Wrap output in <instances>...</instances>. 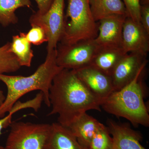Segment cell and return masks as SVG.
<instances>
[{
	"mask_svg": "<svg viewBox=\"0 0 149 149\" xmlns=\"http://www.w3.org/2000/svg\"><path fill=\"white\" fill-rule=\"evenodd\" d=\"M52 110L60 124L68 127L91 110L101 111V101L93 95L72 70L63 69L55 76L49 91Z\"/></svg>",
	"mask_w": 149,
	"mask_h": 149,
	"instance_id": "obj_1",
	"label": "cell"
},
{
	"mask_svg": "<svg viewBox=\"0 0 149 149\" xmlns=\"http://www.w3.org/2000/svg\"><path fill=\"white\" fill-rule=\"evenodd\" d=\"M56 49L47 53L45 60L33 74L27 76L0 74V80L5 84L7 93L0 107V118L4 117L15 104L25 94L40 91L43 94V102L51 107L49 91L55 76L63 69L56 62Z\"/></svg>",
	"mask_w": 149,
	"mask_h": 149,
	"instance_id": "obj_2",
	"label": "cell"
},
{
	"mask_svg": "<svg viewBox=\"0 0 149 149\" xmlns=\"http://www.w3.org/2000/svg\"><path fill=\"white\" fill-rule=\"evenodd\" d=\"M144 69L130 83L114 91L102 102L101 107L107 113L129 120L134 126H149L148 110L144 102L143 81Z\"/></svg>",
	"mask_w": 149,
	"mask_h": 149,
	"instance_id": "obj_3",
	"label": "cell"
},
{
	"mask_svg": "<svg viewBox=\"0 0 149 149\" xmlns=\"http://www.w3.org/2000/svg\"><path fill=\"white\" fill-rule=\"evenodd\" d=\"M64 33L61 44L72 45L94 40L98 34V23L94 19L89 0H68Z\"/></svg>",
	"mask_w": 149,
	"mask_h": 149,
	"instance_id": "obj_4",
	"label": "cell"
},
{
	"mask_svg": "<svg viewBox=\"0 0 149 149\" xmlns=\"http://www.w3.org/2000/svg\"><path fill=\"white\" fill-rule=\"evenodd\" d=\"M3 149H43L51 124L12 122Z\"/></svg>",
	"mask_w": 149,
	"mask_h": 149,
	"instance_id": "obj_5",
	"label": "cell"
},
{
	"mask_svg": "<svg viewBox=\"0 0 149 149\" xmlns=\"http://www.w3.org/2000/svg\"><path fill=\"white\" fill-rule=\"evenodd\" d=\"M65 0H54L49 10L44 14L35 12L30 16V25L42 28L47 38V53L56 49L60 42L65 26Z\"/></svg>",
	"mask_w": 149,
	"mask_h": 149,
	"instance_id": "obj_6",
	"label": "cell"
},
{
	"mask_svg": "<svg viewBox=\"0 0 149 149\" xmlns=\"http://www.w3.org/2000/svg\"><path fill=\"white\" fill-rule=\"evenodd\" d=\"M99 48L94 40L72 45L60 44L56 48V62L63 69L74 70L91 64Z\"/></svg>",
	"mask_w": 149,
	"mask_h": 149,
	"instance_id": "obj_7",
	"label": "cell"
},
{
	"mask_svg": "<svg viewBox=\"0 0 149 149\" xmlns=\"http://www.w3.org/2000/svg\"><path fill=\"white\" fill-rule=\"evenodd\" d=\"M146 56L135 53H129L114 68L110 77L114 91L120 90L130 83L142 70L145 69Z\"/></svg>",
	"mask_w": 149,
	"mask_h": 149,
	"instance_id": "obj_8",
	"label": "cell"
},
{
	"mask_svg": "<svg viewBox=\"0 0 149 149\" xmlns=\"http://www.w3.org/2000/svg\"><path fill=\"white\" fill-rule=\"evenodd\" d=\"M121 47L126 54L135 53L147 57L149 51V34L141 23L127 17L123 27Z\"/></svg>",
	"mask_w": 149,
	"mask_h": 149,
	"instance_id": "obj_9",
	"label": "cell"
},
{
	"mask_svg": "<svg viewBox=\"0 0 149 149\" xmlns=\"http://www.w3.org/2000/svg\"><path fill=\"white\" fill-rule=\"evenodd\" d=\"M84 85L102 102L114 91L110 76L89 65L73 70Z\"/></svg>",
	"mask_w": 149,
	"mask_h": 149,
	"instance_id": "obj_10",
	"label": "cell"
},
{
	"mask_svg": "<svg viewBox=\"0 0 149 149\" xmlns=\"http://www.w3.org/2000/svg\"><path fill=\"white\" fill-rule=\"evenodd\" d=\"M124 15L103 19L98 22V34L94 41L99 48L122 47V30Z\"/></svg>",
	"mask_w": 149,
	"mask_h": 149,
	"instance_id": "obj_11",
	"label": "cell"
},
{
	"mask_svg": "<svg viewBox=\"0 0 149 149\" xmlns=\"http://www.w3.org/2000/svg\"><path fill=\"white\" fill-rule=\"evenodd\" d=\"M107 127L113 141V149H147L141 143L143 140L141 133L128 124L109 120Z\"/></svg>",
	"mask_w": 149,
	"mask_h": 149,
	"instance_id": "obj_12",
	"label": "cell"
},
{
	"mask_svg": "<svg viewBox=\"0 0 149 149\" xmlns=\"http://www.w3.org/2000/svg\"><path fill=\"white\" fill-rule=\"evenodd\" d=\"M43 149H85L68 127L58 123L51 124Z\"/></svg>",
	"mask_w": 149,
	"mask_h": 149,
	"instance_id": "obj_13",
	"label": "cell"
},
{
	"mask_svg": "<svg viewBox=\"0 0 149 149\" xmlns=\"http://www.w3.org/2000/svg\"><path fill=\"white\" fill-rule=\"evenodd\" d=\"M103 125L86 112L74 120L68 128L84 149H89L93 136Z\"/></svg>",
	"mask_w": 149,
	"mask_h": 149,
	"instance_id": "obj_14",
	"label": "cell"
},
{
	"mask_svg": "<svg viewBox=\"0 0 149 149\" xmlns=\"http://www.w3.org/2000/svg\"><path fill=\"white\" fill-rule=\"evenodd\" d=\"M126 54L122 47L99 48L90 65L110 76L116 65Z\"/></svg>",
	"mask_w": 149,
	"mask_h": 149,
	"instance_id": "obj_15",
	"label": "cell"
},
{
	"mask_svg": "<svg viewBox=\"0 0 149 149\" xmlns=\"http://www.w3.org/2000/svg\"><path fill=\"white\" fill-rule=\"evenodd\" d=\"M92 14L96 22L116 16L127 17L125 6L121 0H89Z\"/></svg>",
	"mask_w": 149,
	"mask_h": 149,
	"instance_id": "obj_16",
	"label": "cell"
},
{
	"mask_svg": "<svg viewBox=\"0 0 149 149\" xmlns=\"http://www.w3.org/2000/svg\"><path fill=\"white\" fill-rule=\"evenodd\" d=\"M11 52L16 57L21 66H31L34 57L31 44L27 40L26 33L20 32L13 36L10 42Z\"/></svg>",
	"mask_w": 149,
	"mask_h": 149,
	"instance_id": "obj_17",
	"label": "cell"
},
{
	"mask_svg": "<svg viewBox=\"0 0 149 149\" xmlns=\"http://www.w3.org/2000/svg\"><path fill=\"white\" fill-rule=\"evenodd\" d=\"M31 6L30 0H0V24L6 27L16 24L18 18L15 11L20 8Z\"/></svg>",
	"mask_w": 149,
	"mask_h": 149,
	"instance_id": "obj_18",
	"label": "cell"
},
{
	"mask_svg": "<svg viewBox=\"0 0 149 149\" xmlns=\"http://www.w3.org/2000/svg\"><path fill=\"white\" fill-rule=\"evenodd\" d=\"M10 48V42H9L0 47V74L15 72L21 67Z\"/></svg>",
	"mask_w": 149,
	"mask_h": 149,
	"instance_id": "obj_19",
	"label": "cell"
},
{
	"mask_svg": "<svg viewBox=\"0 0 149 149\" xmlns=\"http://www.w3.org/2000/svg\"><path fill=\"white\" fill-rule=\"evenodd\" d=\"M113 141L108 128L104 125L93 136L89 149H113Z\"/></svg>",
	"mask_w": 149,
	"mask_h": 149,
	"instance_id": "obj_20",
	"label": "cell"
},
{
	"mask_svg": "<svg viewBox=\"0 0 149 149\" xmlns=\"http://www.w3.org/2000/svg\"><path fill=\"white\" fill-rule=\"evenodd\" d=\"M35 106V102L34 100L31 99L25 102H21L18 100L16 102L8 112V114L0 119V136L2 134V130L9 126L12 121L13 115L15 113L20 110L25 109H34ZM0 149H3V147L0 146Z\"/></svg>",
	"mask_w": 149,
	"mask_h": 149,
	"instance_id": "obj_21",
	"label": "cell"
},
{
	"mask_svg": "<svg viewBox=\"0 0 149 149\" xmlns=\"http://www.w3.org/2000/svg\"><path fill=\"white\" fill-rule=\"evenodd\" d=\"M31 28L26 33V37L29 43L38 46L47 42L45 32L42 28L36 25H31Z\"/></svg>",
	"mask_w": 149,
	"mask_h": 149,
	"instance_id": "obj_22",
	"label": "cell"
},
{
	"mask_svg": "<svg viewBox=\"0 0 149 149\" xmlns=\"http://www.w3.org/2000/svg\"><path fill=\"white\" fill-rule=\"evenodd\" d=\"M127 17L141 23V4L140 0H123Z\"/></svg>",
	"mask_w": 149,
	"mask_h": 149,
	"instance_id": "obj_23",
	"label": "cell"
},
{
	"mask_svg": "<svg viewBox=\"0 0 149 149\" xmlns=\"http://www.w3.org/2000/svg\"><path fill=\"white\" fill-rule=\"evenodd\" d=\"M141 23L149 34V5H141Z\"/></svg>",
	"mask_w": 149,
	"mask_h": 149,
	"instance_id": "obj_24",
	"label": "cell"
},
{
	"mask_svg": "<svg viewBox=\"0 0 149 149\" xmlns=\"http://www.w3.org/2000/svg\"><path fill=\"white\" fill-rule=\"evenodd\" d=\"M37 3L39 13L44 14L47 12L52 4L54 0H35Z\"/></svg>",
	"mask_w": 149,
	"mask_h": 149,
	"instance_id": "obj_25",
	"label": "cell"
},
{
	"mask_svg": "<svg viewBox=\"0 0 149 149\" xmlns=\"http://www.w3.org/2000/svg\"><path fill=\"white\" fill-rule=\"evenodd\" d=\"M6 99V96L4 95L3 92L0 90V107L3 104Z\"/></svg>",
	"mask_w": 149,
	"mask_h": 149,
	"instance_id": "obj_26",
	"label": "cell"
},
{
	"mask_svg": "<svg viewBox=\"0 0 149 149\" xmlns=\"http://www.w3.org/2000/svg\"><path fill=\"white\" fill-rule=\"evenodd\" d=\"M141 5H149V0H140Z\"/></svg>",
	"mask_w": 149,
	"mask_h": 149,
	"instance_id": "obj_27",
	"label": "cell"
}]
</instances>
